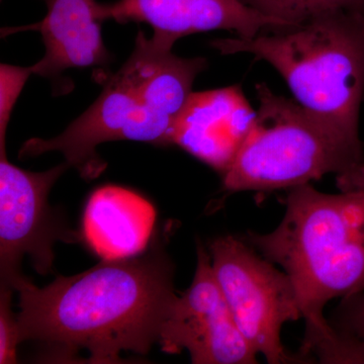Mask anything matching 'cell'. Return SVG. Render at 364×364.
I'll list each match as a JSON object with an SVG mask.
<instances>
[{
  "label": "cell",
  "instance_id": "1",
  "mask_svg": "<svg viewBox=\"0 0 364 364\" xmlns=\"http://www.w3.org/2000/svg\"><path fill=\"white\" fill-rule=\"evenodd\" d=\"M173 275V263L157 236L148 252L102 259L44 287L21 274L11 282L20 296L21 342L50 345L66 359L85 350L91 363H124L123 352L147 354L159 341L176 298Z\"/></svg>",
  "mask_w": 364,
  "mask_h": 364
},
{
  "label": "cell",
  "instance_id": "2",
  "mask_svg": "<svg viewBox=\"0 0 364 364\" xmlns=\"http://www.w3.org/2000/svg\"><path fill=\"white\" fill-rule=\"evenodd\" d=\"M289 191L279 227L245 240L289 275L306 321L301 354L327 363L339 340L326 305L364 291V188L328 195L306 183Z\"/></svg>",
  "mask_w": 364,
  "mask_h": 364
},
{
  "label": "cell",
  "instance_id": "3",
  "mask_svg": "<svg viewBox=\"0 0 364 364\" xmlns=\"http://www.w3.org/2000/svg\"><path fill=\"white\" fill-rule=\"evenodd\" d=\"M207 67L205 58H181L172 47L148 39L140 31L131 56L109 78L97 100L59 136L26 141L18 156L57 151L91 181L107 167L97 152L100 144L127 140L170 146L174 122L196 76Z\"/></svg>",
  "mask_w": 364,
  "mask_h": 364
},
{
  "label": "cell",
  "instance_id": "4",
  "mask_svg": "<svg viewBox=\"0 0 364 364\" xmlns=\"http://www.w3.org/2000/svg\"><path fill=\"white\" fill-rule=\"evenodd\" d=\"M212 46L223 55L249 53L268 62L301 107L363 149L358 130L364 97L363 9L333 11L254 39H219Z\"/></svg>",
  "mask_w": 364,
  "mask_h": 364
},
{
  "label": "cell",
  "instance_id": "5",
  "mask_svg": "<svg viewBox=\"0 0 364 364\" xmlns=\"http://www.w3.org/2000/svg\"><path fill=\"white\" fill-rule=\"evenodd\" d=\"M252 130L223 176L228 193L293 188L333 174L341 191L364 188V150L294 100L256 85Z\"/></svg>",
  "mask_w": 364,
  "mask_h": 364
},
{
  "label": "cell",
  "instance_id": "6",
  "mask_svg": "<svg viewBox=\"0 0 364 364\" xmlns=\"http://www.w3.org/2000/svg\"><path fill=\"white\" fill-rule=\"evenodd\" d=\"M215 279L239 330L268 363H291L282 342V329L303 318L289 275L257 255L244 239L224 236L210 246Z\"/></svg>",
  "mask_w": 364,
  "mask_h": 364
},
{
  "label": "cell",
  "instance_id": "7",
  "mask_svg": "<svg viewBox=\"0 0 364 364\" xmlns=\"http://www.w3.org/2000/svg\"><path fill=\"white\" fill-rule=\"evenodd\" d=\"M68 163L44 172L18 168L7 160L6 142H0V273L1 284L11 287L20 277L21 260L28 256L36 272L47 275L54 267V244L74 243V233L48 203L55 182Z\"/></svg>",
  "mask_w": 364,
  "mask_h": 364
},
{
  "label": "cell",
  "instance_id": "8",
  "mask_svg": "<svg viewBox=\"0 0 364 364\" xmlns=\"http://www.w3.org/2000/svg\"><path fill=\"white\" fill-rule=\"evenodd\" d=\"M162 350H186L196 364H251L257 353L244 338L213 272L210 255L198 245L191 287L176 296L163 321Z\"/></svg>",
  "mask_w": 364,
  "mask_h": 364
},
{
  "label": "cell",
  "instance_id": "9",
  "mask_svg": "<svg viewBox=\"0 0 364 364\" xmlns=\"http://www.w3.org/2000/svg\"><path fill=\"white\" fill-rule=\"evenodd\" d=\"M105 20L145 23L153 39L170 47L196 33L225 30L251 40L261 33L287 25L251 9L242 0H117L104 4Z\"/></svg>",
  "mask_w": 364,
  "mask_h": 364
},
{
  "label": "cell",
  "instance_id": "10",
  "mask_svg": "<svg viewBox=\"0 0 364 364\" xmlns=\"http://www.w3.org/2000/svg\"><path fill=\"white\" fill-rule=\"evenodd\" d=\"M254 111L240 85L191 92L170 133L178 146L222 176L252 130Z\"/></svg>",
  "mask_w": 364,
  "mask_h": 364
},
{
  "label": "cell",
  "instance_id": "11",
  "mask_svg": "<svg viewBox=\"0 0 364 364\" xmlns=\"http://www.w3.org/2000/svg\"><path fill=\"white\" fill-rule=\"evenodd\" d=\"M47 14L35 26L42 35L45 55L33 74L54 78L68 69L104 67L111 55L102 39L107 21L97 0H45Z\"/></svg>",
  "mask_w": 364,
  "mask_h": 364
},
{
  "label": "cell",
  "instance_id": "12",
  "mask_svg": "<svg viewBox=\"0 0 364 364\" xmlns=\"http://www.w3.org/2000/svg\"><path fill=\"white\" fill-rule=\"evenodd\" d=\"M156 215L154 205L135 191L102 186L86 203L82 239L102 260L134 257L149 245Z\"/></svg>",
  "mask_w": 364,
  "mask_h": 364
},
{
  "label": "cell",
  "instance_id": "13",
  "mask_svg": "<svg viewBox=\"0 0 364 364\" xmlns=\"http://www.w3.org/2000/svg\"><path fill=\"white\" fill-rule=\"evenodd\" d=\"M251 9L268 18L298 25L343 9H363L364 0H242Z\"/></svg>",
  "mask_w": 364,
  "mask_h": 364
},
{
  "label": "cell",
  "instance_id": "14",
  "mask_svg": "<svg viewBox=\"0 0 364 364\" xmlns=\"http://www.w3.org/2000/svg\"><path fill=\"white\" fill-rule=\"evenodd\" d=\"M349 363L364 364V291L343 299L332 320Z\"/></svg>",
  "mask_w": 364,
  "mask_h": 364
},
{
  "label": "cell",
  "instance_id": "15",
  "mask_svg": "<svg viewBox=\"0 0 364 364\" xmlns=\"http://www.w3.org/2000/svg\"><path fill=\"white\" fill-rule=\"evenodd\" d=\"M31 74L32 67L0 66V139H6L14 105Z\"/></svg>",
  "mask_w": 364,
  "mask_h": 364
},
{
  "label": "cell",
  "instance_id": "16",
  "mask_svg": "<svg viewBox=\"0 0 364 364\" xmlns=\"http://www.w3.org/2000/svg\"><path fill=\"white\" fill-rule=\"evenodd\" d=\"M11 287L0 289V363H16V347L21 343L18 317L11 309Z\"/></svg>",
  "mask_w": 364,
  "mask_h": 364
}]
</instances>
